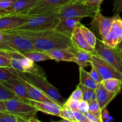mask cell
<instances>
[{"instance_id": "52a82bcc", "label": "cell", "mask_w": 122, "mask_h": 122, "mask_svg": "<svg viewBox=\"0 0 122 122\" xmlns=\"http://www.w3.org/2000/svg\"><path fill=\"white\" fill-rule=\"evenodd\" d=\"M95 51V54L122 73V55L119 48L110 47L104 44L102 40L97 39Z\"/></svg>"}, {"instance_id": "6da1fadb", "label": "cell", "mask_w": 122, "mask_h": 122, "mask_svg": "<svg viewBox=\"0 0 122 122\" xmlns=\"http://www.w3.org/2000/svg\"><path fill=\"white\" fill-rule=\"evenodd\" d=\"M29 39L36 50L47 52L56 48H67L73 46L71 38L54 29L42 31H30L19 29L7 30Z\"/></svg>"}, {"instance_id": "7dc6e473", "label": "cell", "mask_w": 122, "mask_h": 122, "mask_svg": "<svg viewBox=\"0 0 122 122\" xmlns=\"http://www.w3.org/2000/svg\"><path fill=\"white\" fill-rule=\"evenodd\" d=\"M117 47L119 48V50H120V52H121V54H122V41L120 43V44H119V45H118Z\"/></svg>"}, {"instance_id": "7c38bea8", "label": "cell", "mask_w": 122, "mask_h": 122, "mask_svg": "<svg viewBox=\"0 0 122 122\" xmlns=\"http://www.w3.org/2000/svg\"><path fill=\"white\" fill-rule=\"evenodd\" d=\"M17 76L18 77V79L21 82V83L26 88L27 93L29 94V96L30 97V100L39 101V102H51V103L58 104L57 102H55L51 98H50L46 94H45L43 92H42L40 89H39L38 88L33 85L30 82H29L26 79L19 76V75H17Z\"/></svg>"}, {"instance_id": "d4e9b609", "label": "cell", "mask_w": 122, "mask_h": 122, "mask_svg": "<svg viewBox=\"0 0 122 122\" xmlns=\"http://www.w3.org/2000/svg\"><path fill=\"white\" fill-rule=\"evenodd\" d=\"M79 25L80 29L82 30L87 42L92 48L95 49V45H96L97 44V38L96 36L94 35V33L91 30L87 28L85 26L82 25L81 22H79Z\"/></svg>"}, {"instance_id": "f546056e", "label": "cell", "mask_w": 122, "mask_h": 122, "mask_svg": "<svg viewBox=\"0 0 122 122\" xmlns=\"http://www.w3.org/2000/svg\"><path fill=\"white\" fill-rule=\"evenodd\" d=\"M17 77V76L13 73L12 67H0V82Z\"/></svg>"}, {"instance_id": "484cf974", "label": "cell", "mask_w": 122, "mask_h": 122, "mask_svg": "<svg viewBox=\"0 0 122 122\" xmlns=\"http://www.w3.org/2000/svg\"><path fill=\"white\" fill-rule=\"evenodd\" d=\"M117 34L120 39V42L122 41V19L119 14H115L113 16V22H112V28Z\"/></svg>"}, {"instance_id": "ffe728a7", "label": "cell", "mask_w": 122, "mask_h": 122, "mask_svg": "<svg viewBox=\"0 0 122 122\" xmlns=\"http://www.w3.org/2000/svg\"><path fill=\"white\" fill-rule=\"evenodd\" d=\"M69 50L71 51L74 55L75 58V61L79 67L85 68L88 66V64H90L91 61L92 54L81 50L77 48L74 46H71L69 48Z\"/></svg>"}, {"instance_id": "277c9868", "label": "cell", "mask_w": 122, "mask_h": 122, "mask_svg": "<svg viewBox=\"0 0 122 122\" xmlns=\"http://www.w3.org/2000/svg\"><path fill=\"white\" fill-rule=\"evenodd\" d=\"M2 31L4 34V38L0 42V50L20 53L36 50L29 39L7 30Z\"/></svg>"}, {"instance_id": "d590c367", "label": "cell", "mask_w": 122, "mask_h": 122, "mask_svg": "<svg viewBox=\"0 0 122 122\" xmlns=\"http://www.w3.org/2000/svg\"><path fill=\"white\" fill-rule=\"evenodd\" d=\"M73 113L76 122H89V120L87 119L85 114L81 112L79 110L73 111Z\"/></svg>"}, {"instance_id": "7402d4cb", "label": "cell", "mask_w": 122, "mask_h": 122, "mask_svg": "<svg viewBox=\"0 0 122 122\" xmlns=\"http://www.w3.org/2000/svg\"><path fill=\"white\" fill-rule=\"evenodd\" d=\"M21 54L25 57L30 59L31 60H32L35 63V62L43 61L52 60L51 57L49 56L47 52L38 51V50L27 51V52H22Z\"/></svg>"}, {"instance_id": "9c48e42d", "label": "cell", "mask_w": 122, "mask_h": 122, "mask_svg": "<svg viewBox=\"0 0 122 122\" xmlns=\"http://www.w3.org/2000/svg\"><path fill=\"white\" fill-rule=\"evenodd\" d=\"M90 64H93L97 68L103 80L110 78H117L122 81V73L96 54H92Z\"/></svg>"}, {"instance_id": "4fadbf2b", "label": "cell", "mask_w": 122, "mask_h": 122, "mask_svg": "<svg viewBox=\"0 0 122 122\" xmlns=\"http://www.w3.org/2000/svg\"><path fill=\"white\" fill-rule=\"evenodd\" d=\"M113 20V17H108L104 16L101 14V10L98 11L92 18V27H95L97 29L101 40L104 38L106 35L110 30Z\"/></svg>"}, {"instance_id": "d6986e66", "label": "cell", "mask_w": 122, "mask_h": 122, "mask_svg": "<svg viewBox=\"0 0 122 122\" xmlns=\"http://www.w3.org/2000/svg\"><path fill=\"white\" fill-rule=\"evenodd\" d=\"M49 56L51 57V59L59 61L74 62L75 58L72 52L67 48H56L47 51Z\"/></svg>"}, {"instance_id": "603a6c76", "label": "cell", "mask_w": 122, "mask_h": 122, "mask_svg": "<svg viewBox=\"0 0 122 122\" xmlns=\"http://www.w3.org/2000/svg\"><path fill=\"white\" fill-rule=\"evenodd\" d=\"M105 88L110 92L119 94L122 89V81L117 78H110L102 81Z\"/></svg>"}, {"instance_id": "e0dca14e", "label": "cell", "mask_w": 122, "mask_h": 122, "mask_svg": "<svg viewBox=\"0 0 122 122\" xmlns=\"http://www.w3.org/2000/svg\"><path fill=\"white\" fill-rule=\"evenodd\" d=\"M96 100L100 104L101 110L106 108L110 102L118 95V94L115 92H110L105 88L102 82L98 83L96 89Z\"/></svg>"}, {"instance_id": "8d00e7d4", "label": "cell", "mask_w": 122, "mask_h": 122, "mask_svg": "<svg viewBox=\"0 0 122 122\" xmlns=\"http://www.w3.org/2000/svg\"><path fill=\"white\" fill-rule=\"evenodd\" d=\"M79 101H75V100H67L66 101L65 103L63 105V107H66L68 108H70V109L72 110L73 111L76 110L78 109V104Z\"/></svg>"}, {"instance_id": "60d3db41", "label": "cell", "mask_w": 122, "mask_h": 122, "mask_svg": "<svg viewBox=\"0 0 122 122\" xmlns=\"http://www.w3.org/2000/svg\"><path fill=\"white\" fill-rule=\"evenodd\" d=\"M16 0H0V11L8 8Z\"/></svg>"}, {"instance_id": "4dcf8cb0", "label": "cell", "mask_w": 122, "mask_h": 122, "mask_svg": "<svg viewBox=\"0 0 122 122\" xmlns=\"http://www.w3.org/2000/svg\"><path fill=\"white\" fill-rule=\"evenodd\" d=\"M60 117L64 119L67 122H76V119L74 116L73 111L70 108L66 107H62L61 108L60 116Z\"/></svg>"}, {"instance_id": "74e56055", "label": "cell", "mask_w": 122, "mask_h": 122, "mask_svg": "<svg viewBox=\"0 0 122 122\" xmlns=\"http://www.w3.org/2000/svg\"><path fill=\"white\" fill-rule=\"evenodd\" d=\"M122 11V0H113V12L119 14Z\"/></svg>"}, {"instance_id": "44dd1931", "label": "cell", "mask_w": 122, "mask_h": 122, "mask_svg": "<svg viewBox=\"0 0 122 122\" xmlns=\"http://www.w3.org/2000/svg\"><path fill=\"white\" fill-rule=\"evenodd\" d=\"M79 83L83 86L95 90L98 83L93 80L89 73L84 68L79 67Z\"/></svg>"}, {"instance_id": "ab89813d", "label": "cell", "mask_w": 122, "mask_h": 122, "mask_svg": "<svg viewBox=\"0 0 122 122\" xmlns=\"http://www.w3.org/2000/svg\"><path fill=\"white\" fill-rule=\"evenodd\" d=\"M84 3L88 5L95 7L97 8H101V5L104 0H82Z\"/></svg>"}, {"instance_id": "ac0fdd59", "label": "cell", "mask_w": 122, "mask_h": 122, "mask_svg": "<svg viewBox=\"0 0 122 122\" xmlns=\"http://www.w3.org/2000/svg\"><path fill=\"white\" fill-rule=\"evenodd\" d=\"M30 103L33 105L38 112H41L45 114L60 117V111L61 106L57 104L51 103V102H39V101H33L30 100Z\"/></svg>"}, {"instance_id": "7bdbcfd3", "label": "cell", "mask_w": 122, "mask_h": 122, "mask_svg": "<svg viewBox=\"0 0 122 122\" xmlns=\"http://www.w3.org/2000/svg\"><path fill=\"white\" fill-rule=\"evenodd\" d=\"M109 116H110L109 112H108L106 108H103V109L102 110V112H101V117H102V120H103V122L104 120L107 119Z\"/></svg>"}, {"instance_id": "8992f818", "label": "cell", "mask_w": 122, "mask_h": 122, "mask_svg": "<svg viewBox=\"0 0 122 122\" xmlns=\"http://www.w3.org/2000/svg\"><path fill=\"white\" fill-rule=\"evenodd\" d=\"M4 102L8 113L21 117L26 122H40L36 117L38 110L30 103L18 99H10Z\"/></svg>"}, {"instance_id": "f1b7e54d", "label": "cell", "mask_w": 122, "mask_h": 122, "mask_svg": "<svg viewBox=\"0 0 122 122\" xmlns=\"http://www.w3.org/2000/svg\"><path fill=\"white\" fill-rule=\"evenodd\" d=\"M10 99H20L14 92L5 86L0 82V100L5 101ZM22 101V100H21Z\"/></svg>"}, {"instance_id": "cb8c5ba5", "label": "cell", "mask_w": 122, "mask_h": 122, "mask_svg": "<svg viewBox=\"0 0 122 122\" xmlns=\"http://www.w3.org/2000/svg\"><path fill=\"white\" fill-rule=\"evenodd\" d=\"M102 41L106 45L113 48L117 47L119 44L121 42L119 36L112 29H110Z\"/></svg>"}, {"instance_id": "c3c4849f", "label": "cell", "mask_w": 122, "mask_h": 122, "mask_svg": "<svg viewBox=\"0 0 122 122\" xmlns=\"http://www.w3.org/2000/svg\"><path fill=\"white\" fill-rule=\"evenodd\" d=\"M0 16H1V15H0Z\"/></svg>"}, {"instance_id": "b9f144b4", "label": "cell", "mask_w": 122, "mask_h": 122, "mask_svg": "<svg viewBox=\"0 0 122 122\" xmlns=\"http://www.w3.org/2000/svg\"><path fill=\"white\" fill-rule=\"evenodd\" d=\"M85 115L89 120V122H102L101 119L98 117L95 114L90 112H87L86 113H85Z\"/></svg>"}, {"instance_id": "bcb514c9", "label": "cell", "mask_w": 122, "mask_h": 122, "mask_svg": "<svg viewBox=\"0 0 122 122\" xmlns=\"http://www.w3.org/2000/svg\"><path fill=\"white\" fill-rule=\"evenodd\" d=\"M4 38V34L2 30H0V42L3 41Z\"/></svg>"}, {"instance_id": "7a4b0ae2", "label": "cell", "mask_w": 122, "mask_h": 122, "mask_svg": "<svg viewBox=\"0 0 122 122\" xmlns=\"http://www.w3.org/2000/svg\"><path fill=\"white\" fill-rule=\"evenodd\" d=\"M13 71L15 75H19L27 80L33 85L40 89L50 98L57 102L59 106L63 107L65 103L66 100L61 95L58 89L48 81L46 77L32 73L21 72L13 68Z\"/></svg>"}, {"instance_id": "5bb4252c", "label": "cell", "mask_w": 122, "mask_h": 122, "mask_svg": "<svg viewBox=\"0 0 122 122\" xmlns=\"http://www.w3.org/2000/svg\"><path fill=\"white\" fill-rule=\"evenodd\" d=\"M1 83L14 92L20 100L30 103V97L27 90L25 86L18 79V77L11 79L5 82H1Z\"/></svg>"}, {"instance_id": "f35d334b", "label": "cell", "mask_w": 122, "mask_h": 122, "mask_svg": "<svg viewBox=\"0 0 122 122\" xmlns=\"http://www.w3.org/2000/svg\"><path fill=\"white\" fill-rule=\"evenodd\" d=\"M78 109L84 114L86 113L87 112H88V109H89V102L83 100L79 101L78 104Z\"/></svg>"}, {"instance_id": "30bf717a", "label": "cell", "mask_w": 122, "mask_h": 122, "mask_svg": "<svg viewBox=\"0 0 122 122\" xmlns=\"http://www.w3.org/2000/svg\"><path fill=\"white\" fill-rule=\"evenodd\" d=\"M38 0H16L13 4L6 9L0 11V15H26L27 12L36 4Z\"/></svg>"}, {"instance_id": "ba28073f", "label": "cell", "mask_w": 122, "mask_h": 122, "mask_svg": "<svg viewBox=\"0 0 122 122\" xmlns=\"http://www.w3.org/2000/svg\"><path fill=\"white\" fill-rule=\"evenodd\" d=\"M73 0H38L26 15H36L57 13L58 9Z\"/></svg>"}, {"instance_id": "d6a6232c", "label": "cell", "mask_w": 122, "mask_h": 122, "mask_svg": "<svg viewBox=\"0 0 122 122\" xmlns=\"http://www.w3.org/2000/svg\"><path fill=\"white\" fill-rule=\"evenodd\" d=\"M0 67H11V56L8 51L0 50Z\"/></svg>"}, {"instance_id": "f6af8a7d", "label": "cell", "mask_w": 122, "mask_h": 122, "mask_svg": "<svg viewBox=\"0 0 122 122\" xmlns=\"http://www.w3.org/2000/svg\"><path fill=\"white\" fill-rule=\"evenodd\" d=\"M113 120H114V119H113V117L111 116H109L108 117V118H107V119H106V120H104V122H113Z\"/></svg>"}, {"instance_id": "836d02e7", "label": "cell", "mask_w": 122, "mask_h": 122, "mask_svg": "<svg viewBox=\"0 0 122 122\" xmlns=\"http://www.w3.org/2000/svg\"><path fill=\"white\" fill-rule=\"evenodd\" d=\"M90 64L91 66V70L90 73H89L90 76H91V77L93 79V80H94V81H95L97 83H101V82H102V81H103V79H102L101 74L100 73L98 70L97 69V68L95 67L93 64Z\"/></svg>"}, {"instance_id": "3957f363", "label": "cell", "mask_w": 122, "mask_h": 122, "mask_svg": "<svg viewBox=\"0 0 122 122\" xmlns=\"http://www.w3.org/2000/svg\"><path fill=\"white\" fill-rule=\"evenodd\" d=\"M101 8L88 5L82 0H73L61 7L56 16L59 19L66 18L91 17L92 19Z\"/></svg>"}, {"instance_id": "83f0119b", "label": "cell", "mask_w": 122, "mask_h": 122, "mask_svg": "<svg viewBox=\"0 0 122 122\" xmlns=\"http://www.w3.org/2000/svg\"><path fill=\"white\" fill-rule=\"evenodd\" d=\"M0 122H26L22 117L8 112H0Z\"/></svg>"}, {"instance_id": "1f68e13d", "label": "cell", "mask_w": 122, "mask_h": 122, "mask_svg": "<svg viewBox=\"0 0 122 122\" xmlns=\"http://www.w3.org/2000/svg\"><path fill=\"white\" fill-rule=\"evenodd\" d=\"M88 102H89L88 112H90V113L95 114L98 117H99L101 119V121L103 122L102 117H101V112H102V110H101L100 104L98 102V101H97L96 99Z\"/></svg>"}, {"instance_id": "4316f807", "label": "cell", "mask_w": 122, "mask_h": 122, "mask_svg": "<svg viewBox=\"0 0 122 122\" xmlns=\"http://www.w3.org/2000/svg\"><path fill=\"white\" fill-rule=\"evenodd\" d=\"M78 85L82 89V100L86 101L88 102L92 101L96 99V94L95 90L91 88L86 87L82 85L81 83H79Z\"/></svg>"}, {"instance_id": "5b68a950", "label": "cell", "mask_w": 122, "mask_h": 122, "mask_svg": "<svg viewBox=\"0 0 122 122\" xmlns=\"http://www.w3.org/2000/svg\"><path fill=\"white\" fill-rule=\"evenodd\" d=\"M29 20L20 27L15 29L30 31H42L54 29L59 19L54 13L29 15Z\"/></svg>"}, {"instance_id": "ee69618b", "label": "cell", "mask_w": 122, "mask_h": 122, "mask_svg": "<svg viewBox=\"0 0 122 122\" xmlns=\"http://www.w3.org/2000/svg\"><path fill=\"white\" fill-rule=\"evenodd\" d=\"M0 112H7V107L4 101L0 100Z\"/></svg>"}, {"instance_id": "2e32d148", "label": "cell", "mask_w": 122, "mask_h": 122, "mask_svg": "<svg viewBox=\"0 0 122 122\" xmlns=\"http://www.w3.org/2000/svg\"><path fill=\"white\" fill-rule=\"evenodd\" d=\"M79 23L75 27L70 38L73 46L77 48L85 50L89 53L95 54V49L92 48L87 42L82 30L80 29Z\"/></svg>"}, {"instance_id": "8fae6325", "label": "cell", "mask_w": 122, "mask_h": 122, "mask_svg": "<svg viewBox=\"0 0 122 122\" xmlns=\"http://www.w3.org/2000/svg\"><path fill=\"white\" fill-rule=\"evenodd\" d=\"M29 15L17 14L0 16V30L17 28L25 24L29 19Z\"/></svg>"}, {"instance_id": "9a60e30c", "label": "cell", "mask_w": 122, "mask_h": 122, "mask_svg": "<svg viewBox=\"0 0 122 122\" xmlns=\"http://www.w3.org/2000/svg\"><path fill=\"white\" fill-rule=\"evenodd\" d=\"M82 18H66L59 19L54 30L71 38L72 33L77 24L81 22Z\"/></svg>"}, {"instance_id": "e575fe53", "label": "cell", "mask_w": 122, "mask_h": 122, "mask_svg": "<svg viewBox=\"0 0 122 122\" xmlns=\"http://www.w3.org/2000/svg\"><path fill=\"white\" fill-rule=\"evenodd\" d=\"M68 99L71 100H75V101H81L82 100V89H81L78 85L76 86V89L73 92L72 94L70 95Z\"/></svg>"}]
</instances>
